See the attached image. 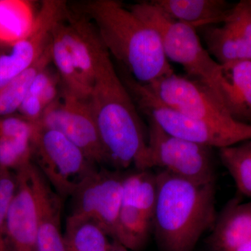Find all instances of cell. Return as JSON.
Here are the masks:
<instances>
[{"mask_svg":"<svg viewBox=\"0 0 251 251\" xmlns=\"http://www.w3.org/2000/svg\"><path fill=\"white\" fill-rule=\"evenodd\" d=\"M219 157L239 193L251 198V150L245 143L219 149Z\"/></svg>","mask_w":251,"mask_h":251,"instance_id":"cell-26","label":"cell"},{"mask_svg":"<svg viewBox=\"0 0 251 251\" xmlns=\"http://www.w3.org/2000/svg\"><path fill=\"white\" fill-rule=\"evenodd\" d=\"M225 21L240 31L251 46V0H242L232 6Z\"/></svg>","mask_w":251,"mask_h":251,"instance_id":"cell-30","label":"cell"},{"mask_svg":"<svg viewBox=\"0 0 251 251\" xmlns=\"http://www.w3.org/2000/svg\"><path fill=\"white\" fill-rule=\"evenodd\" d=\"M110 251H130L126 248L123 247L120 243L112 240V246Z\"/></svg>","mask_w":251,"mask_h":251,"instance_id":"cell-31","label":"cell"},{"mask_svg":"<svg viewBox=\"0 0 251 251\" xmlns=\"http://www.w3.org/2000/svg\"><path fill=\"white\" fill-rule=\"evenodd\" d=\"M125 75L122 80L138 110L169 134L219 150L251 140V126L244 130L227 129L186 116L158 101L130 75Z\"/></svg>","mask_w":251,"mask_h":251,"instance_id":"cell-5","label":"cell"},{"mask_svg":"<svg viewBox=\"0 0 251 251\" xmlns=\"http://www.w3.org/2000/svg\"><path fill=\"white\" fill-rule=\"evenodd\" d=\"M143 85L158 101L186 116L227 129L251 126L234 120L214 91L201 81L173 74Z\"/></svg>","mask_w":251,"mask_h":251,"instance_id":"cell-8","label":"cell"},{"mask_svg":"<svg viewBox=\"0 0 251 251\" xmlns=\"http://www.w3.org/2000/svg\"><path fill=\"white\" fill-rule=\"evenodd\" d=\"M245 144L247 145L248 148L251 150V140H249V141L245 142Z\"/></svg>","mask_w":251,"mask_h":251,"instance_id":"cell-33","label":"cell"},{"mask_svg":"<svg viewBox=\"0 0 251 251\" xmlns=\"http://www.w3.org/2000/svg\"><path fill=\"white\" fill-rule=\"evenodd\" d=\"M31 144V161L63 199L72 197L79 185L98 169L78 147L57 130L36 126Z\"/></svg>","mask_w":251,"mask_h":251,"instance_id":"cell-6","label":"cell"},{"mask_svg":"<svg viewBox=\"0 0 251 251\" xmlns=\"http://www.w3.org/2000/svg\"><path fill=\"white\" fill-rule=\"evenodd\" d=\"M67 11L64 1H43L30 34L11 46L9 53L0 55V89L42 57L52 44L54 27Z\"/></svg>","mask_w":251,"mask_h":251,"instance_id":"cell-11","label":"cell"},{"mask_svg":"<svg viewBox=\"0 0 251 251\" xmlns=\"http://www.w3.org/2000/svg\"><path fill=\"white\" fill-rule=\"evenodd\" d=\"M67 251H110L112 240L92 221L67 219L65 232Z\"/></svg>","mask_w":251,"mask_h":251,"instance_id":"cell-25","label":"cell"},{"mask_svg":"<svg viewBox=\"0 0 251 251\" xmlns=\"http://www.w3.org/2000/svg\"><path fill=\"white\" fill-rule=\"evenodd\" d=\"M36 130V125L28 122L21 115L0 117V139L24 138L32 140Z\"/></svg>","mask_w":251,"mask_h":251,"instance_id":"cell-29","label":"cell"},{"mask_svg":"<svg viewBox=\"0 0 251 251\" xmlns=\"http://www.w3.org/2000/svg\"><path fill=\"white\" fill-rule=\"evenodd\" d=\"M110 56L117 59L137 82L150 85L174 74L153 27L115 0H93L84 4Z\"/></svg>","mask_w":251,"mask_h":251,"instance_id":"cell-2","label":"cell"},{"mask_svg":"<svg viewBox=\"0 0 251 251\" xmlns=\"http://www.w3.org/2000/svg\"><path fill=\"white\" fill-rule=\"evenodd\" d=\"M49 70L47 67L36 75L18 110L21 116L33 125L39 123L46 109L60 97L58 74Z\"/></svg>","mask_w":251,"mask_h":251,"instance_id":"cell-20","label":"cell"},{"mask_svg":"<svg viewBox=\"0 0 251 251\" xmlns=\"http://www.w3.org/2000/svg\"><path fill=\"white\" fill-rule=\"evenodd\" d=\"M234 251H251V238Z\"/></svg>","mask_w":251,"mask_h":251,"instance_id":"cell-32","label":"cell"},{"mask_svg":"<svg viewBox=\"0 0 251 251\" xmlns=\"http://www.w3.org/2000/svg\"><path fill=\"white\" fill-rule=\"evenodd\" d=\"M211 89L236 122L251 125V60L221 64Z\"/></svg>","mask_w":251,"mask_h":251,"instance_id":"cell-15","label":"cell"},{"mask_svg":"<svg viewBox=\"0 0 251 251\" xmlns=\"http://www.w3.org/2000/svg\"><path fill=\"white\" fill-rule=\"evenodd\" d=\"M29 176L37 206L36 251H67L61 224L64 199L55 192L32 161L29 166Z\"/></svg>","mask_w":251,"mask_h":251,"instance_id":"cell-14","label":"cell"},{"mask_svg":"<svg viewBox=\"0 0 251 251\" xmlns=\"http://www.w3.org/2000/svg\"><path fill=\"white\" fill-rule=\"evenodd\" d=\"M54 30L52 41V62L57 68L60 79L62 86L61 92L75 98L88 100L92 87L84 80L67 48Z\"/></svg>","mask_w":251,"mask_h":251,"instance_id":"cell-24","label":"cell"},{"mask_svg":"<svg viewBox=\"0 0 251 251\" xmlns=\"http://www.w3.org/2000/svg\"><path fill=\"white\" fill-rule=\"evenodd\" d=\"M31 163L16 172L17 184L6 217L10 251H36L38 214L29 176Z\"/></svg>","mask_w":251,"mask_h":251,"instance_id":"cell-13","label":"cell"},{"mask_svg":"<svg viewBox=\"0 0 251 251\" xmlns=\"http://www.w3.org/2000/svg\"><path fill=\"white\" fill-rule=\"evenodd\" d=\"M31 140L24 138L0 139V168L17 172L31 163Z\"/></svg>","mask_w":251,"mask_h":251,"instance_id":"cell-27","label":"cell"},{"mask_svg":"<svg viewBox=\"0 0 251 251\" xmlns=\"http://www.w3.org/2000/svg\"><path fill=\"white\" fill-rule=\"evenodd\" d=\"M152 232L161 251H193L215 224V183L196 184L162 171L156 173Z\"/></svg>","mask_w":251,"mask_h":251,"instance_id":"cell-3","label":"cell"},{"mask_svg":"<svg viewBox=\"0 0 251 251\" xmlns=\"http://www.w3.org/2000/svg\"><path fill=\"white\" fill-rule=\"evenodd\" d=\"M156 173L151 170H138L125 173L122 185V204L143 211L152 219L156 205Z\"/></svg>","mask_w":251,"mask_h":251,"instance_id":"cell-21","label":"cell"},{"mask_svg":"<svg viewBox=\"0 0 251 251\" xmlns=\"http://www.w3.org/2000/svg\"><path fill=\"white\" fill-rule=\"evenodd\" d=\"M54 31L67 48L84 80L93 87L99 59L106 49L94 23L86 15L72 16L67 10Z\"/></svg>","mask_w":251,"mask_h":251,"instance_id":"cell-12","label":"cell"},{"mask_svg":"<svg viewBox=\"0 0 251 251\" xmlns=\"http://www.w3.org/2000/svg\"><path fill=\"white\" fill-rule=\"evenodd\" d=\"M251 238V202L229 201L217 215L206 243L211 251H234Z\"/></svg>","mask_w":251,"mask_h":251,"instance_id":"cell-16","label":"cell"},{"mask_svg":"<svg viewBox=\"0 0 251 251\" xmlns=\"http://www.w3.org/2000/svg\"><path fill=\"white\" fill-rule=\"evenodd\" d=\"M201 29L206 49L219 64L251 60V46L227 23Z\"/></svg>","mask_w":251,"mask_h":251,"instance_id":"cell-18","label":"cell"},{"mask_svg":"<svg viewBox=\"0 0 251 251\" xmlns=\"http://www.w3.org/2000/svg\"><path fill=\"white\" fill-rule=\"evenodd\" d=\"M16 184V174L0 168V251H10L6 232V217Z\"/></svg>","mask_w":251,"mask_h":251,"instance_id":"cell-28","label":"cell"},{"mask_svg":"<svg viewBox=\"0 0 251 251\" xmlns=\"http://www.w3.org/2000/svg\"><path fill=\"white\" fill-rule=\"evenodd\" d=\"M148 120L151 168L157 167L196 184L216 182L213 148L169 134L152 119Z\"/></svg>","mask_w":251,"mask_h":251,"instance_id":"cell-7","label":"cell"},{"mask_svg":"<svg viewBox=\"0 0 251 251\" xmlns=\"http://www.w3.org/2000/svg\"><path fill=\"white\" fill-rule=\"evenodd\" d=\"M89 102L107 165L120 171L131 166L151 170L148 128L107 49L99 59Z\"/></svg>","mask_w":251,"mask_h":251,"instance_id":"cell-1","label":"cell"},{"mask_svg":"<svg viewBox=\"0 0 251 251\" xmlns=\"http://www.w3.org/2000/svg\"><path fill=\"white\" fill-rule=\"evenodd\" d=\"M124 175L122 171L105 168L94 171L72 195V211L67 219L92 221L114 240L122 207Z\"/></svg>","mask_w":251,"mask_h":251,"instance_id":"cell-9","label":"cell"},{"mask_svg":"<svg viewBox=\"0 0 251 251\" xmlns=\"http://www.w3.org/2000/svg\"><path fill=\"white\" fill-rule=\"evenodd\" d=\"M36 14L29 1L0 0V44L11 46L29 35Z\"/></svg>","mask_w":251,"mask_h":251,"instance_id":"cell-19","label":"cell"},{"mask_svg":"<svg viewBox=\"0 0 251 251\" xmlns=\"http://www.w3.org/2000/svg\"><path fill=\"white\" fill-rule=\"evenodd\" d=\"M50 62H52V44L32 67L0 89V117L13 115L18 111L36 75L49 67Z\"/></svg>","mask_w":251,"mask_h":251,"instance_id":"cell-23","label":"cell"},{"mask_svg":"<svg viewBox=\"0 0 251 251\" xmlns=\"http://www.w3.org/2000/svg\"><path fill=\"white\" fill-rule=\"evenodd\" d=\"M151 232L152 219L133 206L122 204L114 241L128 251H140L148 244Z\"/></svg>","mask_w":251,"mask_h":251,"instance_id":"cell-22","label":"cell"},{"mask_svg":"<svg viewBox=\"0 0 251 251\" xmlns=\"http://www.w3.org/2000/svg\"><path fill=\"white\" fill-rule=\"evenodd\" d=\"M167 15L196 29L224 23L232 6L224 0H152Z\"/></svg>","mask_w":251,"mask_h":251,"instance_id":"cell-17","label":"cell"},{"mask_svg":"<svg viewBox=\"0 0 251 251\" xmlns=\"http://www.w3.org/2000/svg\"><path fill=\"white\" fill-rule=\"evenodd\" d=\"M129 9L158 33L168 60L181 65L191 78L213 88L221 65L203 47L196 29L170 17L151 1H140Z\"/></svg>","mask_w":251,"mask_h":251,"instance_id":"cell-4","label":"cell"},{"mask_svg":"<svg viewBox=\"0 0 251 251\" xmlns=\"http://www.w3.org/2000/svg\"><path fill=\"white\" fill-rule=\"evenodd\" d=\"M37 125L62 133L96 164L107 165L89 99L83 100L61 92L59 98L46 109Z\"/></svg>","mask_w":251,"mask_h":251,"instance_id":"cell-10","label":"cell"}]
</instances>
